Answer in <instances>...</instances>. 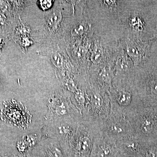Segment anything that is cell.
I'll list each match as a JSON object with an SVG mask.
<instances>
[{
    "label": "cell",
    "mask_w": 157,
    "mask_h": 157,
    "mask_svg": "<svg viewBox=\"0 0 157 157\" xmlns=\"http://www.w3.org/2000/svg\"><path fill=\"white\" fill-rule=\"evenodd\" d=\"M31 157H39L37 154L32 150V154Z\"/></svg>",
    "instance_id": "5bb4252c"
},
{
    "label": "cell",
    "mask_w": 157,
    "mask_h": 157,
    "mask_svg": "<svg viewBox=\"0 0 157 157\" xmlns=\"http://www.w3.org/2000/svg\"><path fill=\"white\" fill-rule=\"evenodd\" d=\"M33 150L39 157H70L69 146L47 137L41 139Z\"/></svg>",
    "instance_id": "52a82bcc"
},
{
    "label": "cell",
    "mask_w": 157,
    "mask_h": 157,
    "mask_svg": "<svg viewBox=\"0 0 157 157\" xmlns=\"http://www.w3.org/2000/svg\"><path fill=\"white\" fill-rule=\"evenodd\" d=\"M109 96L110 107L123 113L126 117L143 107L130 77H114Z\"/></svg>",
    "instance_id": "6da1fadb"
},
{
    "label": "cell",
    "mask_w": 157,
    "mask_h": 157,
    "mask_svg": "<svg viewBox=\"0 0 157 157\" xmlns=\"http://www.w3.org/2000/svg\"><path fill=\"white\" fill-rule=\"evenodd\" d=\"M117 155H118V154H117ZM116 157H117V156H116Z\"/></svg>",
    "instance_id": "9a60e30c"
},
{
    "label": "cell",
    "mask_w": 157,
    "mask_h": 157,
    "mask_svg": "<svg viewBox=\"0 0 157 157\" xmlns=\"http://www.w3.org/2000/svg\"><path fill=\"white\" fill-rule=\"evenodd\" d=\"M77 123V120L71 117L56 119L47 126L46 137L58 140L69 147Z\"/></svg>",
    "instance_id": "8992f818"
},
{
    "label": "cell",
    "mask_w": 157,
    "mask_h": 157,
    "mask_svg": "<svg viewBox=\"0 0 157 157\" xmlns=\"http://www.w3.org/2000/svg\"><path fill=\"white\" fill-rule=\"evenodd\" d=\"M110 110L109 93L91 85L90 95L83 119L97 123L100 126L108 117Z\"/></svg>",
    "instance_id": "3957f363"
},
{
    "label": "cell",
    "mask_w": 157,
    "mask_h": 157,
    "mask_svg": "<svg viewBox=\"0 0 157 157\" xmlns=\"http://www.w3.org/2000/svg\"><path fill=\"white\" fill-rule=\"evenodd\" d=\"M104 47L105 45L103 46L101 40L97 39V41L95 42L91 57V59L94 64L101 65L108 63L107 60L109 59L107 57V55H105L107 53H106Z\"/></svg>",
    "instance_id": "7c38bea8"
},
{
    "label": "cell",
    "mask_w": 157,
    "mask_h": 157,
    "mask_svg": "<svg viewBox=\"0 0 157 157\" xmlns=\"http://www.w3.org/2000/svg\"><path fill=\"white\" fill-rule=\"evenodd\" d=\"M118 153L116 140L101 130L94 138L90 157H116Z\"/></svg>",
    "instance_id": "9c48e42d"
},
{
    "label": "cell",
    "mask_w": 157,
    "mask_h": 157,
    "mask_svg": "<svg viewBox=\"0 0 157 157\" xmlns=\"http://www.w3.org/2000/svg\"><path fill=\"white\" fill-rule=\"evenodd\" d=\"M133 131L134 137L145 139L157 133V128L148 109L142 107L127 116Z\"/></svg>",
    "instance_id": "5b68a950"
},
{
    "label": "cell",
    "mask_w": 157,
    "mask_h": 157,
    "mask_svg": "<svg viewBox=\"0 0 157 157\" xmlns=\"http://www.w3.org/2000/svg\"><path fill=\"white\" fill-rule=\"evenodd\" d=\"M39 4L42 9L44 10L48 9L52 6V1H40Z\"/></svg>",
    "instance_id": "4fadbf2b"
},
{
    "label": "cell",
    "mask_w": 157,
    "mask_h": 157,
    "mask_svg": "<svg viewBox=\"0 0 157 157\" xmlns=\"http://www.w3.org/2000/svg\"><path fill=\"white\" fill-rule=\"evenodd\" d=\"M131 59L134 66L142 65L148 59L150 54V43L141 39L123 38L120 43Z\"/></svg>",
    "instance_id": "ba28073f"
},
{
    "label": "cell",
    "mask_w": 157,
    "mask_h": 157,
    "mask_svg": "<svg viewBox=\"0 0 157 157\" xmlns=\"http://www.w3.org/2000/svg\"><path fill=\"white\" fill-rule=\"evenodd\" d=\"M118 47L115 56L114 77H129L134 70V64L120 44Z\"/></svg>",
    "instance_id": "30bf717a"
},
{
    "label": "cell",
    "mask_w": 157,
    "mask_h": 157,
    "mask_svg": "<svg viewBox=\"0 0 157 157\" xmlns=\"http://www.w3.org/2000/svg\"><path fill=\"white\" fill-rule=\"evenodd\" d=\"M118 152L121 155L126 157H140L141 144L140 139L130 137L116 141Z\"/></svg>",
    "instance_id": "8fae6325"
},
{
    "label": "cell",
    "mask_w": 157,
    "mask_h": 157,
    "mask_svg": "<svg viewBox=\"0 0 157 157\" xmlns=\"http://www.w3.org/2000/svg\"><path fill=\"white\" fill-rule=\"evenodd\" d=\"M101 131L97 123L82 119L69 145L70 157H90L94 138Z\"/></svg>",
    "instance_id": "7a4b0ae2"
},
{
    "label": "cell",
    "mask_w": 157,
    "mask_h": 157,
    "mask_svg": "<svg viewBox=\"0 0 157 157\" xmlns=\"http://www.w3.org/2000/svg\"><path fill=\"white\" fill-rule=\"evenodd\" d=\"M101 131L116 141L134 137L133 131L126 116L119 110L110 107L108 117L100 125Z\"/></svg>",
    "instance_id": "277c9868"
}]
</instances>
